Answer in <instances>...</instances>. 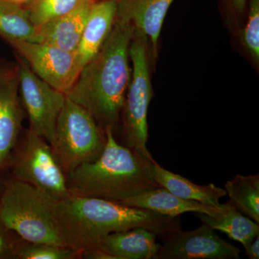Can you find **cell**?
Wrapping results in <instances>:
<instances>
[{"label":"cell","mask_w":259,"mask_h":259,"mask_svg":"<svg viewBox=\"0 0 259 259\" xmlns=\"http://www.w3.org/2000/svg\"><path fill=\"white\" fill-rule=\"evenodd\" d=\"M117 0H97L91 7L76 51L81 69L105 44L117 16Z\"/></svg>","instance_id":"15"},{"label":"cell","mask_w":259,"mask_h":259,"mask_svg":"<svg viewBox=\"0 0 259 259\" xmlns=\"http://www.w3.org/2000/svg\"><path fill=\"white\" fill-rule=\"evenodd\" d=\"M82 253L67 245L35 243L24 241L19 248L17 259L81 258Z\"/></svg>","instance_id":"22"},{"label":"cell","mask_w":259,"mask_h":259,"mask_svg":"<svg viewBox=\"0 0 259 259\" xmlns=\"http://www.w3.org/2000/svg\"><path fill=\"white\" fill-rule=\"evenodd\" d=\"M117 202L129 207L149 209L171 217H178L185 212H194L215 218L223 214L228 206L227 203L225 208L219 209L195 201L187 200L177 197L161 187Z\"/></svg>","instance_id":"16"},{"label":"cell","mask_w":259,"mask_h":259,"mask_svg":"<svg viewBox=\"0 0 259 259\" xmlns=\"http://www.w3.org/2000/svg\"><path fill=\"white\" fill-rule=\"evenodd\" d=\"M97 0H33L25 8L35 26L67 14L80 5Z\"/></svg>","instance_id":"21"},{"label":"cell","mask_w":259,"mask_h":259,"mask_svg":"<svg viewBox=\"0 0 259 259\" xmlns=\"http://www.w3.org/2000/svg\"><path fill=\"white\" fill-rule=\"evenodd\" d=\"M95 2H87L67 14L37 26L32 42L53 46L68 52H76Z\"/></svg>","instance_id":"14"},{"label":"cell","mask_w":259,"mask_h":259,"mask_svg":"<svg viewBox=\"0 0 259 259\" xmlns=\"http://www.w3.org/2000/svg\"><path fill=\"white\" fill-rule=\"evenodd\" d=\"M154 259H239L241 250L202 224L197 229L167 233Z\"/></svg>","instance_id":"10"},{"label":"cell","mask_w":259,"mask_h":259,"mask_svg":"<svg viewBox=\"0 0 259 259\" xmlns=\"http://www.w3.org/2000/svg\"><path fill=\"white\" fill-rule=\"evenodd\" d=\"M148 38L134 30L129 49L132 76L121 115L126 147L153 159L147 148L148 110L153 96L148 60Z\"/></svg>","instance_id":"6"},{"label":"cell","mask_w":259,"mask_h":259,"mask_svg":"<svg viewBox=\"0 0 259 259\" xmlns=\"http://www.w3.org/2000/svg\"><path fill=\"white\" fill-rule=\"evenodd\" d=\"M105 131L106 144L100 156L67 175L71 195L120 202L159 187L153 178L155 160L117 143L112 128Z\"/></svg>","instance_id":"3"},{"label":"cell","mask_w":259,"mask_h":259,"mask_svg":"<svg viewBox=\"0 0 259 259\" xmlns=\"http://www.w3.org/2000/svg\"><path fill=\"white\" fill-rule=\"evenodd\" d=\"M7 180L4 177L0 176V197H1L2 194H3V191L5 190V185H6Z\"/></svg>","instance_id":"28"},{"label":"cell","mask_w":259,"mask_h":259,"mask_svg":"<svg viewBox=\"0 0 259 259\" xmlns=\"http://www.w3.org/2000/svg\"><path fill=\"white\" fill-rule=\"evenodd\" d=\"M40 79L65 95L72 88L81 67L76 52L29 41L9 44Z\"/></svg>","instance_id":"9"},{"label":"cell","mask_w":259,"mask_h":259,"mask_svg":"<svg viewBox=\"0 0 259 259\" xmlns=\"http://www.w3.org/2000/svg\"><path fill=\"white\" fill-rule=\"evenodd\" d=\"M134 28L116 18L101 49L81 69L66 95L83 107L104 131L114 129L120 119L131 82L129 49Z\"/></svg>","instance_id":"1"},{"label":"cell","mask_w":259,"mask_h":259,"mask_svg":"<svg viewBox=\"0 0 259 259\" xmlns=\"http://www.w3.org/2000/svg\"><path fill=\"white\" fill-rule=\"evenodd\" d=\"M55 218L64 244L81 253L116 232L144 228L163 236L180 229L177 217L96 197L71 195L56 202Z\"/></svg>","instance_id":"2"},{"label":"cell","mask_w":259,"mask_h":259,"mask_svg":"<svg viewBox=\"0 0 259 259\" xmlns=\"http://www.w3.org/2000/svg\"><path fill=\"white\" fill-rule=\"evenodd\" d=\"M55 199L10 177L0 197V221L24 241L64 244L55 218Z\"/></svg>","instance_id":"4"},{"label":"cell","mask_w":259,"mask_h":259,"mask_svg":"<svg viewBox=\"0 0 259 259\" xmlns=\"http://www.w3.org/2000/svg\"><path fill=\"white\" fill-rule=\"evenodd\" d=\"M5 1L11 2V3H16V4L26 7L27 5L30 4V3H32L33 0H5Z\"/></svg>","instance_id":"27"},{"label":"cell","mask_w":259,"mask_h":259,"mask_svg":"<svg viewBox=\"0 0 259 259\" xmlns=\"http://www.w3.org/2000/svg\"><path fill=\"white\" fill-rule=\"evenodd\" d=\"M232 5L238 13H242L245 7L246 0H231Z\"/></svg>","instance_id":"26"},{"label":"cell","mask_w":259,"mask_h":259,"mask_svg":"<svg viewBox=\"0 0 259 259\" xmlns=\"http://www.w3.org/2000/svg\"><path fill=\"white\" fill-rule=\"evenodd\" d=\"M243 42L255 62L259 60V0H250L248 20Z\"/></svg>","instance_id":"23"},{"label":"cell","mask_w":259,"mask_h":259,"mask_svg":"<svg viewBox=\"0 0 259 259\" xmlns=\"http://www.w3.org/2000/svg\"><path fill=\"white\" fill-rule=\"evenodd\" d=\"M19 93L18 65L0 61V176L9 171L20 139L25 110Z\"/></svg>","instance_id":"11"},{"label":"cell","mask_w":259,"mask_h":259,"mask_svg":"<svg viewBox=\"0 0 259 259\" xmlns=\"http://www.w3.org/2000/svg\"><path fill=\"white\" fill-rule=\"evenodd\" d=\"M23 240L0 221V259H15Z\"/></svg>","instance_id":"24"},{"label":"cell","mask_w":259,"mask_h":259,"mask_svg":"<svg viewBox=\"0 0 259 259\" xmlns=\"http://www.w3.org/2000/svg\"><path fill=\"white\" fill-rule=\"evenodd\" d=\"M36 31L28 10L23 5L0 0V37L8 44L32 42Z\"/></svg>","instance_id":"20"},{"label":"cell","mask_w":259,"mask_h":259,"mask_svg":"<svg viewBox=\"0 0 259 259\" xmlns=\"http://www.w3.org/2000/svg\"><path fill=\"white\" fill-rule=\"evenodd\" d=\"M229 203L259 224V175H236L225 185Z\"/></svg>","instance_id":"19"},{"label":"cell","mask_w":259,"mask_h":259,"mask_svg":"<svg viewBox=\"0 0 259 259\" xmlns=\"http://www.w3.org/2000/svg\"><path fill=\"white\" fill-rule=\"evenodd\" d=\"M156 236L144 228L116 232L102 238L93 250L100 252L102 259H154L161 246Z\"/></svg>","instance_id":"13"},{"label":"cell","mask_w":259,"mask_h":259,"mask_svg":"<svg viewBox=\"0 0 259 259\" xmlns=\"http://www.w3.org/2000/svg\"><path fill=\"white\" fill-rule=\"evenodd\" d=\"M106 141L105 131L93 116L66 97L50 144L65 174L98 158Z\"/></svg>","instance_id":"5"},{"label":"cell","mask_w":259,"mask_h":259,"mask_svg":"<svg viewBox=\"0 0 259 259\" xmlns=\"http://www.w3.org/2000/svg\"><path fill=\"white\" fill-rule=\"evenodd\" d=\"M17 65L20 99L28 115V130L51 144L66 95L40 79L26 61L18 55Z\"/></svg>","instance_id":"8"},{"label":"cell","mask_w":259,"mask_h":259,"mask_svg":"<svg viewBox=\"0 0 259 259\" xmlns=\"http://www.w3.org/2000/svg\"><path fill=\"white\" fill-rule=\"evenodd\" d=\"M153 175L159 187L166 189L180 198L195 201L216 208L223 209L226 207V204L220 202V199L227 195L226 190L216 187L214 184L196 185L188 179L163 168L156 161L153 163Z\"/></svg>","instance_id":"17"},{"label":"cell","mask_w":259,"mask_h":259,"mask_svg":"<svg viewBox=\"0 0 259 259\" xmlns=\"http://www.w3.org/2000/svg\"><path fill=\"white\" fill-rule=\"evenodd\" d=\"M12 178L36 187L56 202L71 195L67 175L50 144L27 130L15 148L10 169Z\"/></svg>","instance_id":"7"},{"label":"cell","mask_w":259,"mask_h":259,"mask_svg":"<svg viewBox=\"0 0 259 259\" xmlns=\"http://www.w3.org/2000/svg\"><path fill=\"white\" fill-rule=\"evenodd\" d=\"M245 253L250 259L259 258V236L244 246Z\"/></svg>","instance_id":"25"},{"label":"cell","mask_w":259,"mask_h":259,"mask_svg":"<svg viewBox=\"0 0 259 259\" xmlns=\"http://www.w3.org/2000/svg\"><path fill=\"white\" fill-rule=\"evenodd\" d=\"M174 0H117L116 18L128 22L149 39L157 56L158 42L167 12Z\"/></svg>","instance_id":"12"},{"label":"cell","mask_w":259,"mask_h":259,"mask_svg":"<svg viewBox=\"0 0 259 259\" xmlns=\"http://www.w3.org/2000/svg\"><path fill=\"white\" fill-rule=\"evenodd\" d=\"M196 214L204 224L214 231L226 233L231 239L241 243L243 247L259 236L258 223L237 210L229 202L226 211L218 217H211L202 213Z\"/></svg>","instance_id":"18"}]
</instances>
